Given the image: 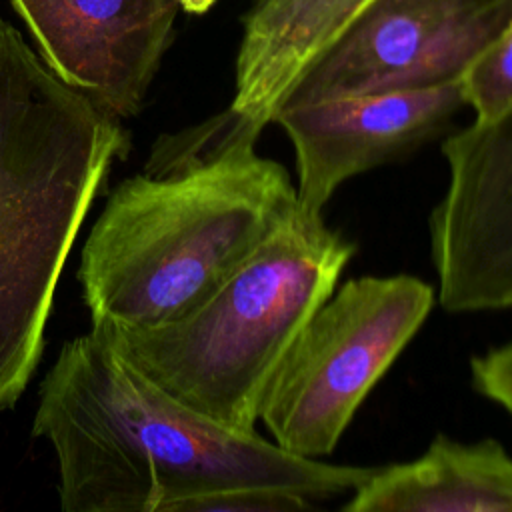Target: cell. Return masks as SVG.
Returning a JSON list of instances; mask_svg holds the SVG:
<instances>
[{
	"label": "cell",
	"mask_w": 512,
	"mask_h": 512,
	"mask_svg": "<svg viewBox=\"0 0 512 512\" xmlns=\"http://www.w3.org/2000/svg\"><path fill=\"white\" fill-rule=\"evenodd\" d=\"M32 434L56 454L64 512H194L238 490L316 502L350 494L376 468L230 430L172 398L94 328L66 342L44 376Z\"/></svg>",
	"instance_id": "6da1fadb"
},
{
	"label": "cell",
	"mask_w": 512,
	"mask_h": 512,
	"mask_svg": "<svg viewBox=\"0 0 512 512\" xmlns=\"http://www.w3.org/2000/svg\"><path fill=\"white\" fill-rule=\"evenodd\" d=\"M128 150L118 116L60 80L0 16V412L38 368L66 258Z\"/></svg>",
	"instance_id": "7a4b0ae2"
},
{
	"label": "cell",
	"mask_w": 512,
	"mask_h": 512,
	"mask_svg": "<svg viewBox=\"0 0 512 512\" xmlns=\"http://www.w3.org/2000/svg\"><path fill=\"white\" fill-rule=\"evenodd\" d=\"M294 206L288 170L252 140L122 180L80 254L92 326L154 328L182 318Z\"/></svg>",
	"instance_id": "3957f363"
},
{
	"label": "cell",
	"mask_w": 512,
	"mask_h": 512,
	"mask_svg": "<svg viewBox=\"0 0 512 512\" xmlns=\"http://www.w3.org/2000/svg\"><path fill=\"white\" fill-rule=\"evenodd\" d=\"M356 246L296 206L194 310L154 328L92 326L140 374L236 432H256L262 396L296 334L334 292Z\"/></svg>",
	"instance_id": "277c9868"
},
{
	"label": "cell",
	"mask_w": 512,
	"mask_h": 512,
	"mask_svg": "<svg viewBox=\"0 0 512 512\" xmlns=\"http://www.w3.org/2000/svg\"><path fill=\"white\" fill-rule=\"evenodd\" d=\"M436 290L412 274L346 280L316 308L280 360L258 420L292 454L334 452L366 396L418 334Z\"/></svg>",
	"instance_id": "5b68a950"
},
{
	"label": "cell",
	"mask_w": 512,
	"mask_h": 512,
	"mask_svg": "<svg viewBox=\"0 0 512 512\" xmlns=\"http://www.w3.org/2000/svg\"><path fill=\"white\" fill-rule=\"evenodd\" d=\"M510 20L512 0H372L284 104L460 80Z\"/></svg>",
	"instance_id": "8992f818"
},
{
	"label": "cell",
	"mask_w": 512,
	"mask_h": 512,
	"mask_svg": "<svg viewBox=\"0 0 512 512\" xmlns=\"http://www.w3.org/2000/svg\"><path fill=\"white\" fill-rule=\"evenodd\" d=\"M448 182L428 216L446 312L512 308V104L442 140Z\"/></svg>",
	"instance_id": "52a82bcc"
},
{
	"label": "cell",
	"mask_w": 512,
	"mask_h": 512,
	"mask_svg": "<svg viewBox=\"0 0 512 512\" xmlns=\"http://www.w3.org/2000/svg\"><path fill=\"white\" fill-rule=\"evenodd\" d=\"M464 106L460 80L280 106L272 124L296 156V202L322 214L344 182L436 138Z\"/></svg>",
	"instance_id": "ba28073f"
},
{
	"label": "cell",
	"mask_w": 512,
	"mask_h": 512,
	"mask_svg": "<svg viewBox=\"0 0 512 512\" xmlns=\"http://www.w3.org/2000/svg\"><path fill=\"white\" fill-rule=\"evenodd\" d=\"M42 60L106 112L142 108L170 44L178 0H12Z\"/></svg>",
	"instance_id": "9c48e42d"
},
{
	"label": "cell",
	"mask_w": 512,
	"mask_h": 512,
	"mask_svg": "<svg viewBox=\"0 0 512 512\" xmlns=\"http://www.w3.org/2000/svg\"><path fill=\"white\" fill-rule=\"evenodd\" d=\"M370 2L252 0L242 20L228 108L262 134L306 70Z\"/></svg>",
	"instance_id": "30bf717a"
},
{
	"label": "cell",
	"mask_w": 512,
	"mask_h": 512,
	"mask_svg": "<svg viewBox=\"0 0 512 512\" xmlns=\"http://www.w3.org/2000/svg\"><path fill=\"white\" fill-rule=\"evenodd\" d=\"M348 496L346 512H512V456L494 438L440 432L418 458L376 466Z\"/></svg>",
	"instance_id": "8fae6325"
},
{
	"label": "cell",
	"mask_w": 512,
	"mask_h": 512,
	"mask_svg": "<svg viewBox=\"0 0 512 512\" xmlns=\"http://www.w3.org/2000/svg\"><path fill=\"white\" fill-rule=\"evenodd\" d=\"M474 120H492L512 104V20L460 76Z\"/></svg>",
	"instance_id": "7c38bea8"
},
{
	"label": "cell",
	"mask_w": 512,
	"mask_h": 512,
	"mask_svg": "<svg viewBox=\"0 0 512 512\" xmlns=\"http://www.w3.org/2000/svg\"><path fill=\"white\" fill-rule=\"evenodd\" d=\"M470 382L512 418V338L470 360Z\"/></svg>",
	"instance_id": "4fadbf2b"
},
{
	"label": "cell",
	"mask_w": 512,
	"mask_h": 512,
	"mask_svg": "<svg viewBox=\"0 0 512 512\" xmlns=\"http://www.w3.org/2000/svg\"><path fill=\"white\" fill-rule=\"evenodd\" d=\"M216 0H178V4L192 14H204Z\"/></svg>",
	"instance_id": "5bb4252c"
}]
</instances>
